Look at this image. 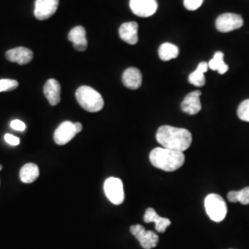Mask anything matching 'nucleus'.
<instances>
[{"instance_id":"nucleus-1","label":"nucleus","mask_w":249,"mask_h":249,"mask_svg":"<svg viewBox=\"0 0 249 249\" xmlns=\"http://www.w3.org/2000/svg\"><path fill=\"white\" fill-rule=\"evenodd\" d=\"M156 140L163 148L184 152L191 145L192 135L185 128L161 125L156 133Z\"/></svg>"},{"instance_id":"nucleus-2","label":"nucleus","mask_w":249,"mask_h":249,"mask_svg":"<svg viewBox=\"0 0 249 249\" xmlns=\"http://www.w3.org/2000/svg\"><path fill=\"white\" fill-rule=\"evenodd\" d=\"M151 164L165 172H174L183 166L185 155L182 151H174L163 147L155 148L150 154Z\"/></svg>"},{"instance_id":"nucleus-3","label":"nucleus","mask_w":249,"mask_h":249,"mask_svg":"<svg viewBox=\"0 0 249 249\" xmlns=\"http://www.w3.org/2000/svg\"><path fill=\"white\" fill-rule=\"evenodd\" d=\"M76 99L80 107L90 113H96L105 106L104 99L97 90L89 86H81L76 91Z\"/></svg>"},{"instance_id":"nucleus-4","label":"nucleus","mask_w":249,"mask_h":249,"mask_svg":"<svg viewBox=\"0 0 249 249\" xmlns=\"http://www.w3.org/2000/svg\"><path fill=\"white\" fill-rule=\"evenodd\" d=\"M205 210L208 216L215 223L224 220L227 214V206L223 197L217 194H210L205 198Z\"/></svg>"},{"instance_id":"nucleus-5","label":"nucleus","mask_w":249,"mask_h":249,"mask_svg":"<svg viewBox=\"0 0 249 249\" xmlns=\"http://www.w3.org/2000/svg\"><path fill=\"white\" fill-rule=\"evenodd\" d=\"M107 198L115 205L123 203L124 199V187L122 181L117 178H107L104 185Z\"/></svg>"},{"instance_id":"nucleus-6","label":"nucleus","mask_w":249,"mask_h":249,"mask_svg":"<svg viewBox=\"0 0 249 249\" xmlns=\"http://www.w3.org/2000/svg\"><path fill=\"white\" fill-rule=\"evenodd\" d=\"M130 232L136 237V239L140 242L142 249H153L159 243L158 234L154 231H147L141 224L132 225L130 227Z\"/></svg>"},{"instance_id":"nucleus-7","label":"nucleus","mask_w":249,"mask_h":249,"mask_svg":"<svg viewBox=\"0 0 249 249\" xmlns=\"http://www.w3.org/2000/svg\"><path fill=\"white\" fill-rule=\"evenodd\" d=\"M244 24L240 15L234 13H224L216 19V28L221 33H229L237 30Z\"/></svg>"},{"instance_id":"nucleus-8","label":"nucleus","mask_w":249,"mask_h":249,"mask_svg":"<svg viewBox=\"0 0 249 249\" xmlns=\"http://www.w3.org/2000/svg\"><path fill=\"white\" fill-rule=\"evenodd\" d=\"M129 7L135 15L148 18L157 11L158 3L156 0H130Z\"/></svg>"},{"instance_id":"nucleus-9","label":"nucleus","mask_w":249,"mask_h":249,"mask_svg":"<svg viewBox=\"0 0 249 249\" xmlns=\"http://www.w3.org/2000/svg\"><path fill=\"white\" fill-rule=\"evenodd\" d=\"M59 0H36L35 16L39 20L51 18L56 12Z\"/></svg>"},{"instance_id":"nucleus-10","label":"nucleus","mask_w":249,"mask_h":249,"mask_svg":"<svg viewBox=\"0 0 249 249\" xmlns=\"http://www.w3.org/2000/svg\"><path fill=\"white\" fill-rule=\"evenodd\" d=\"M77 134L74 123L65 121L55 129L53 133V141L57 145H65L70 142Z\"/></svg>"},{"instance_id":"nucleus-11","label":"nucleus","mask_w":249,"mask_h":249,"mask_svg":"<svg viewBox=\"0 0 249 249\" xmlns=\"http://www.w3.org/2000/svg\"><path fill=\"white\" fill-rule=\"evenodd\" d=\"M200 90H195L188 93L183 102L181 103V109L183 112L187 113L188 115H196L201 110V103H200Z\"/></svg>"},{"instance_id":"nucleus-12","label":"nucleus","mask_w":249,"mask_h":249,"mask_svg":"<svg viewBox=\"0 0 249 249\" xmlns=\"http://www.w3.org/2000/svg\"><path fill=\"white\" fill-rule=\"evenodd\" d=\"M6 57L10 62L18 63V65L29 64L34 58V53L26 47H16L7 51Z\"/></svg>"},{"instance_id":"nucleus-13","label":"nucleus","mask_w":249,"mask_h":249,"mask_svg":"<svg viewBox=\"0 0 249 249\" xmlns=\"http://www.w3.org/2000/svg\"><path fill=\"white\" fill-rule=\"evenodd\" d=\"M138 29L139 24L135 21L124 22L119 28V36L126 44L136 45L139 41Z\"/></svg>"},{"instance_id":"nucleus-14","label":"nucleus","mask_w":249,"mask_h":249,"mask_svg":"<svg viewBox=\"0 0 249 249\" xmlns=\"http://www.w3.org/2000/svg\"><path fill=\"white\" fill-rule=\"evenodd\" d=\"M68 38L73 44V46L76 50L80 52H83L86 50L88 46V41L86 38V31L84 27H74L70 32Z\"/></svg>"},{"instance_id":"nucleus-15","label":"nucleus","mask_w":249,"mask_h":249,"mask_svg":"<svg viewBox=\"0 0 249 249\" xmlns=\"http://www.w3.org/2000/svg\"><path fill=\"white\" fill-rule=\"evenodd\" d=\"M122 81L128 89H139L142 84V74L140 70L136 68H128L123 73Z\"/></svg>"},{"instance_id":"nucleus-16","label":"nucleus","mask_w":249,"mask_h":249,"mask_svg":"<svg viewBox=\"0 0 249 249\" xmlns=\"http://www.w3.org/2000/svg\"><path fill=\"white\" fill-rule=\"evenodd\" d=\"M44 93L51 106H56L60 103L61 87L57 80L50 79L47 80L44 87Z\"/></svg>"},{"instance_id":"nucleus-17","label":"nucleus","mask_w":249,"mask_h":249,"mask_svg":"<svg viewBox=\"0 0 249 249\" xmlns=\"http://www.w3.org/2000/svg\"><path fill=\"white\" fill-rule=\"evenodd\" d=\"M143 220L145 223H155V229L156 231L159 232H164L166 231L167 227L171 225V221L167 218H162L160 217L158 213L152 209L149 208L145 212Z\"/></svg>"},{"instance_id":"nucleus-18","label":"nucleus","mask_w":249,"mask_h":249,"mask_svg":"<svg viewBox=\"0 0 249 249\" xmlns=\"http://www.w3.org/2000/svg\"><path fill=\"white\" fill-rule=\"evenodd\" d=\"M39 175H40L39 167L36 165V163H33V162L24 164L19 171V178L21 182L25 184L34 183L36 179L39 178Z\"/></svg>"},{"instance_id":"nucleus-19","label":"nucleus","mask_w":249,"mask_h":249,"mask_svg":"<svg viewBox=\"0 0 249 249\" xmlns=\"http://www.w3.org/2000/svg\"><path fill=\"white\" fill-rule=\"evenodd\" d=\"M209 69V64L207 62H200L198 64L196 71L192 72L189 77H188V81L193 84L196 87H202L204 86L205 82V72L208 71Z\"/></svg>"},{"instance_id":"nucleus-20","label":"nucleus","mask_w":249,"mask_h":249,"mask_svg":"<svg viewBox=\"0 0 249 249\" xmlns=\"http://www.w3.org/2000/svg\"><path fill=\"white\" fill-rule=\"evenodd\" d=\"M158 53H159L160 60L169 61L171 59L178 57V54H179V48L177 45H173V44L164 43L160 45Z\"/></svg>"},{"instance_id":"nucleus-21","label":"nucleus","mask_w":249,"mask_h":249,"mask_svg":"<svg viewBox=\"0 0 249 249\" xmlns=\"http://www.w3.org/2000/svg\"><path fill=\"white\" fill-rule=\"evenodd\" d=\"M224 54L223 52H216L214 53L213 58L208 63L209 68L213 71H217L220 74H224L228 71V65L224 63L223 60Z\"/></svg>"},{"instance_id":"nucleus-22","label":"nucleus","mask_w":249,"mask_h":249,"mask_svg":"<svg viewBox=\"0 0 249 249\" xmlns=\"http://www.w3.org/2000/svg\"><path fill=\"white\" fill-rule=\"evenodd\" d=\"M227 198L231 202H240L241 204H249V187H245L239 191H230Z\"/></svg>"},{"instance_id":"nucleus-23","label":"nucleus","mask_w":249,"mask_h":249,"mask_svg":"<svg viewBox=\"0 0 249 249\" xmlns=\"http://www.w3.org/2000/svg\"><path fill=\"white\" fill-rule=\"evenodd\" d=\"M237 115L242 121L249 122V99L241 103L237 109Z\"/></svg>"},{"instance_id":"nucleus-24","label":"nucleus","mask_w":249,"mask_h":249,"mask_svg":"<svg viewBox=\"0 0 249 249\" xmlns=\"http://www.w3.org/2000/svg\"><path fill=\"white\" fill-rule=\"evenodd\" d=\"M18 86L17 80H9V79H3L0 80V92L3 91H9L16 89Z\"/></svg>"},{"instance_id":"nucleus-25","label":"nucleus","mask_w":249,"mask_h":249,"mask_svg":"<svg viewBox=\"0 0 249 249\" xmlns=\"http://www.w3.org/2000/svg\"><path fill=\"white\" fill-rule=\"evenodd\" d=\"M203 3V0H184V6L187 10H196Z\"/></svg>"},{"instance_id":"nucleus-26","label":"nucleus","mask_w":249,"mask_h":249,"mask_svg":"<svg viewBox=\"0 0 249 249\" xmlns=\"http://www.w3.org/2000/svg\"><path fill=\"white\" fill-rule=\"evenodd\" d=\"M10 126L12 129L16 130V131H24L26 128V124H24V122L18 120V119H15L13 121H11L10 123Z\"/></svg>"},{"instance_id":"nucleus-27","label":"nucleus","mask_w":249,"mask_h":249,"mask_svg":"<svg viewBox=\"0 0 249 249\" xmlns=\"http://www.w3.org/2000/svg\"><path fill=\"white\" fill-rule=\"evenodd\" d=\"M5 141L6 142L11 145V146H17L19 144V139L16 136H13L11 134H6L5 135Z\"/></svg>"},{"instance_id":"nucleus-28","label":"nucleus","mask_w":249,"mask_h":249,"mask_svg":"<svg viewBox=\"0 0 249 249\" xmlns=\"http://www.w3.org/2000/svg\"><path fill=\"white\" fill-rule=\"evenodd\" d=\"M74 124H75V128L77 130V133H80V131L82 130V124L79 123V122H76V123H74Z\"/></svg>"},{"instance_id":"nucleus-29","label":"nucleus","mask_w":249,"mask_h":249,"mask_svg":"<svg viewBox=\"0 0 249 249\" xmlns=\"http://www.w3.org/2000/svg\"><path fill=\"white\" fill-rule=\"evenodd\" d=\"M2 168H3V167H2V165H0V171L2 170Z\"/></svg>"}]
</instances>
